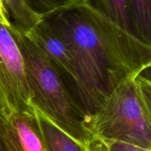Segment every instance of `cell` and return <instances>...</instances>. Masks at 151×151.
<instances>
[{
  "instance_id": "obj_1",
  "label": "cell",
  "mask_w": 151,
  "mask_h": 151,
  "mask_svg": "<svg viewBox=\"0 0 151 151\" xmlns=\"http://www.w3.org/2000/svg\"><path fill=\"white\" fill-rule=\"evenodd\" d=\"M42 19L73 52L91 97L94 116L115 88L135 78L151 63L150 46L86 1Z\"/></svg>"
},
{
  "instance_id": "obj_2",
  "label": "cell",
  "mask_w": 151,
  "mask_h": 151,
  "mask_svg": "<svg viewBox=\"0 0 151 151\" xmlns=\"http://www.w3.org/2000/svg\"><path fill=\"white\" fill-rule=\"evenodd\" d=\"M24 61L32 108L88 148L95 139L92 119L71 94L44 52L28 36L10 27Z\"/></svg>"
},
{
  "instance_id": "obj_3",
  "label": "cell",
  "mask_w": 151,
  "mask_h": 151,
  "mask_svg": "<svg viewBox=\"0 0 151 151\" xmlns=\"http://www.w3.org/2000/svg\"><path fill=\"white\" fill-rule=\"evenodd\" d=\"M131 79L115 88L92 118L95 138L151 150V131L135 83Z\"/></svg>"
},
{
  "instance_id": "obj_4",
  "label": "cell",
  "mask_w": 151,
  "mask_h": 151,
  "mask_svg": "<svg viewBox=\"0 0 151 151\" xmlns=\"http://www.w3.org/2000/svg\"><path fill=\"white\" fill-rule=\"evenodd\" d=\"M10 27L0 19V106L5 116L34 111L29 100L24 61Z\"/></svg>"
},
{
  "instance_id": "obj_5",
  "label": "cell",
  "mask_w": 151,
  "mask_h": 151,
  "mask_svg": "<svg viewBox=\"0 0 151 151\" xmlns=\"http://www.w3.org/2000/svg\"><path fill=\"white\" fill-rule=\"evenodd\" d=\"M44 52L71 94L92 119L93 106L73 52L66 41L44 19L27 34Z\"/></svg>"
},
{
  "instance_id": "obj_6",
  "label": "cell",
  "mask_w": 151,
  "mask_h": 151,
  "mask_svg": "<svg viewBox=\"0 0 151 151\" xmlns=\"http://www.w3.org/2000/svg\"><path fill=\"white\" fill-rule=\"evenodd\" d=\"M4 140L6 151H47L35 110L5 116Z\"/></svg>"
},
{
  "instance_id": "obj_7",
  "label": "cell",
  "mask_w": 151,
  "mask_h": 151,
  "mask_svg": "<svg viewBox=\"0 0 151 151\" xmlns=\"http://www.w3.org/2000/svg\"><path fill=\"white\" fill-rule=\"evenodd\" d=\"M47 151H89L34 109Z\"/></svg>"
},
{
  "instance_id": "obj_8",
  "label": "cell",
  "mask_w": 151,
  "mask_h": 151,
  "mask_svg": "<svg viewBox=\"0 0 151 151\" xmlns=\"http://www.w3.org/2000/svg\"><path fill=\"white\" fill-rule=\"evenodd\" d=\"M83 1L89 4L108 19L140 39L133 22L129 0H85Z\"/></svg>"
},
{
  "instance_id": "obj_9",
  "label": "cell",
  "mask_w": 151,
  "mask_h": 151,
  "mask_svg": "<svg viewBox=\"0 0 151 151\" xmlns=\"http://www.w3.org/2000/svg\"><path fill=\"white\" fill-rule=\"evenodd\" d=\"M4 4L10 24L22 33H29L42 19L29 8L25 0H4Z\"/></svg>"
},
{
  "instance_id": "obj_10",
  "label": "cell",
  "mask_w": 151,
  "mask_h": 151,
  "mask_svg": "<svg viewBox=\"0 0 151 151\" xmlns=\"http://www.w3.org/2000/svg\"><path fill=\"white\" fill-rule=\"evenodd\" d=\"M131 16L140 39L151 47V0H129Z\"/></svg>"
},
{
  "instance_id": "obj_11",
  "label": "cell",
  "mask_w": 151,
  "mask_h": 151,
  "mask_svg": "<svg viewBox=\"0 0 151 151\" xmlns=\"http://www.w3.org/2000/svg\"><path fill=\"white\" fill-rule=\"evenodd\" d=\"M81 1V0H25L29 8L41 18Z\"/></svg>"
},
{
  "instance_id": "obj_12",
  "label": "cell",
  "mask_w": 151,
  "mask_h": 151,
  "mask_svg": "<svg viewBox=\"0 0 151 151\" xmlns=\"http://www.w3.org/2000/svg\"><path fill=\"white\" fill-rule=\"evenodd\" d=\"M134 80L151 131V83L139 75Z\"/></svg>"
},
{
  "instance_id": "obj_13",
  "label": "cell",
  "mask_w": 151,
  "mask_h": 151,
  "mask_svg": "<svg viewBox=\"0 0 151 151\" xmlns=\"http://www.w3.org/2000/svg\"><path fill=\"white\" fill-rule=\"evenodd\" d=\"M106 144L107 145L108 151H151L147 149L117 142H112Z\"/></svg>"
},
{
  "instance_id": "obj_14",
  "label": "cell",
  "mask_w": 151,
  "mask_h": 151,
  "mask_svg": "<svg viewBox=\"0 0 151 151\" xmlns=\"http://www.w3.org/2000/svg\"><path fill=\"white\" fill-rule=\"evenodd\" d=\"M88 149L89 151H108V147L106 143L97 138L92 140L88 145Z\"/></svg>"
},
{
  "instance_id": "obj_15",
  "label": "cell",
  "mask_w": 151,
  "mask_h": 151,
  "mask_svg": "<svg viewBox=\"0 0 151 151\" xmlns=\"http://www.w3.org/2000/svg\"><path fill=\"white\" fill-rule=\"evenodd\" d=\"M5 116L0 114V151H6L4 140V122Z\"/></svg>"
},
{
  "instance_id": "obj_16",
  "label": "cell",
  "mask_w": 151,
  "mask_h": 151,
  "mask_svg": "<svg viewBox=\"0 0 151 151\" xmlns=\"http://www.w3.org/2000/svg\"><path fill=\"white\" fill-rule=\"evenodd\" d=\"M0 19L7 26H11L4 4V0H0Z\"/></svg>"
},
{
  "instance_id": "obj_17",
  "label": "cell",
  "mask_w": 151,
  "mask_h": 151,
  "mask_svg": "<svg viewBox=\"0 0 151 151\" xmlns=\"http://www.w3.org/2000/svg\"><path fill=\"white\" fill-rule=\"evenodd\" d=\"M139 75L142 77V78H145L146 81H147L151 83V63L147 66V67L145 68V69L139 74Z\"/></svg>"
},
{
  "instance_id": "obj_18",
  "label": "cell",
  "mask_w": 151,
  "mask_h": 151,
  "mask_svg": "<svg viewBox=\"0 0 151 151\" xmlns=\"http://www.w3.org/2000/svg\"><path fill=\"white\" fill-rule=\"evenodd\" d=\"M0 114L3 115V116H5V114H4V111H3L2 108H1V106H0Z\"/></svg>"
},
{
  "instance_id": "obj_19",
  "label": "cell",
  "mask_w": 151,
  "mask_h": 151,
  "mask_svg": "<svg viewBox=\"0 0 151 151\" xmlns=\"http://www.w3.org/2000/svg\"><path fill=\"white\" fill-rule=\"evenodd\" d=\"M81 1H85V0H81Z\"/></svg>"
}]
</instances>
